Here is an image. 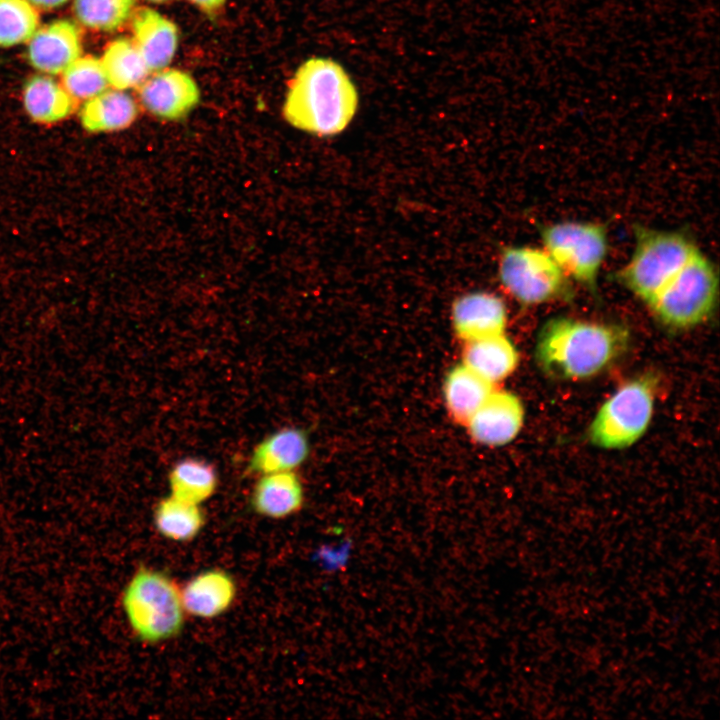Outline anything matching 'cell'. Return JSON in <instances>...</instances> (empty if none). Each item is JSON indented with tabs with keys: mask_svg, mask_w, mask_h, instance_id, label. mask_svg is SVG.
<instances>
[{
	"mask_svg": "<svg viewBox=\"0 0 720 720\" xmlns=\"http://www.w3.org/2000/svg\"><path fill=\"white\" fill-rule=\"evenodd\" d=\"M358 105L357 88L345 68L330 58L312 57L290 79L282 115L298 130L330 137L350 125Z\"/></svg>",
	"mask_w": 720,
	"mask_h": 720,
	"instance_id": "1",
	"label": "cell"
},
{
	"mask_svg": "<svg viewBox=\"0 0 720 720\" xmlns=\"http://www.w3.org/2000/svg\"><path fill=\"white\" fill-rule=\"evenodd\" d=\"M628 330L618 324L569 317L548 320L536 341V361L547 375L563 380L597 375L628 348Z\"/></svg>",
	"mask_w": 720,
	"mask_h": 720,
	"instance_id": "2",
	"label": "cell"
},
{
	"mask_svg": "<svg viewBox=\"0 0 720 720\" xmlns=\"http://www.w3.org/2000/svg\"><path fill=\"white\" fill-rule=\"evenodd\" d=\"M122 605L131 628L146 643L174 638L183 629L181 591L160 571L138 569L123 592Z\"/></svg>",
	"mask_w": 720,
	"mask_h": 720,
	"instance_id": "3",
	"label": "cell"
},
{
	"mask_svg": "<svg viewBox=\"0 0 720 720\" xmlns=\"http://www.w3.org/2000/svg\"><path fill=\"white\" fill-rule=\"evenodd\" d=\"M635 235V249L617 280L648 304L699 250L676 232L639 226Z\"/></svg>",
	"mask_w": 720,
	"mask_h": 720,
	"instance_id": "4",
	"label": "cell"
},
{
	"mask_svg": "<svg viewBox=\"0 0 720 720\" xmlns=\"http://www.w3.org/2000/svg\"><path fill=\"white\" fill-rule=\"evenodd\" d=\"M656 384V376L646 373L619 387L592 420L588 430L591 443L623 449L639 440L652 418Z\"/></svg>",
	"mask_w": 720,
	"mask_h": 720,
	"instance_id": "5",
	"label": "cell"
},
{
	"mask_svg": "<svg viewBox=\"0 0 720 720\" xmlns=\"http://www.w3.org/2000/svg\"><path fill=\"white\" fill-rule=\"evenodd\" d=\"M717 287L714 266L698 251L648 305L666 326L690 328L713 311Z\"/></svg>",
	"mask_w": 720,
	"mask_h": 720,
	"instance_id": "6",
	"label": "cell"
},
{
	"mask_svg": "<svg viewBox=\"0 0 720 720\" xmlns=\"http://www.w3.org/2000/svg\"><path fill=\"white\" fill-rule=\"evenodd\" d=\"M498 277L505 291L523 305H538L568 295L567 276L545 249L503 248Z\"/></svg>",
	"mask_w": 720,
	"mask_h": 720,
	"instance_id": "7",
	"label": "cell"
},
{
	"mask_svg": "<svg viewBox=\"0 0 720 720\" xmlns=\"http://www.w3.org/2000/svg\"><path fill=\"white\" fill-rule=\"evenodd\" d=\"M541 237L545 250L566 276L592 293L608 250L606 228L597 223L566 221L544 226Z\"/></svg>",
	"mask_w": 720,
	"mask_h": 720,
	"instance_id": "8",
	"label": "cell"
},
{
	"mask_svg": "<svg viewBox=\"0 0 720 720\" xmlns=\"http://www.w3.org/2000/svg\"><path fill=\"white\" fill-rule=\"evenodd\" d=\"M140 103L153 116L168 121L185 118L199 103L200 89L187 72L164 68L138 87Z\"/></svg>",
	"mask_w": 720,
	"mask_h": 720,
	"instance_id": "9",
	"label": "cell"
},
{
	"mask_svg": "<svg viewBox=\"0 0 720 720\" xmlns=\"http://www.w3.org/2000/svg\"><path fill=\"white\" fill-rule=\"evenodd\" d=\"M523 422L521 400L511 392L494 389L465 425L475 442L499 447L515 439Z\"/></svg>",
	"mask_w": 720,
	"mask_h": 720,
	"instance_id": "10",
	"label": "cell"
},
{
	"mask_svg": "<svg viewBox=\"0 0 720 720\" xmlns=\"http://www.w3.org/2000/svg\"><path fill=\"white\" fill-rule=\"evenodd\" d=\"M81 53V31L67 19L56 20L37 29L27 48L29 63L48 74L62 73Z\"/></svg>",
	"mask_w": 720,
	"mask_h": 720,
	"instance_id": "11",
	"label": "cell"
},
{
	"mask_svg": "<svg viewBox=\"0 0 720 720\" xmlns=\"http://www.w3.org/2000/svg\"><path fill=\"white\" fill-rule=\"evenodd\" d=\"M451 320L455 334L465 343L504 333L507 308L499 296L487 291H473L454 300Z\"/></svg>",
	"mask_w": 720,
	"mask_h": 720,
	"instance_id": "12",
	"label": "cell"
},
{
	"mask_svg": "<svg viewBox=\"0 0 720 720\" xmlns=\"http://www.w3.org/2000/svg\"><path fill=\"white\" fill-rule=\"evenodd\" d=\"M309 452L307 433L298 427H284L267 435L254 447L245 472L263 475L295 471L306 461Z\"/></svg>",
	"mask_w": 720,
	"mask_h": 720,
	"instance_id": "13",
	"label": "cell"
},
{
	"mask_svg": "<svg viewBox=\"0 0 720 720\" xmlns=\"http://www.w3.org/2000/svg\"><path fill=\"white\" fill-rule=\"evenodd\" d=\"M133 42L150 73L166 68L179 43L177 25L158 11L143 7L133 14Z\"/></svg>",
	"mask_w": 720,
	"mask_h": 720,
	"instance_id": "14",
	"label": "cell"
},
{
	"mask_svg": "<svg viewBox=\"0 0 720 720\" xmlns=\"http://www.w3.org/2000/svg\"><path fill=\"white\" fill-rule=\"evenodd\" d=\"M304 500L301 479L295 471H285L259 475L250 504L258 515L283 519L300 511Z\"/></svg>",
	"mask_w": 720,
	"mask_h": 720,
	"instance_id": "15",
	"label": "cell"
},
{
	"mask_svg": "<svg viewBox=\"0 0 720 720\" xmlns=\"http://www.w3.org/2000/svg\"><path fill=\"white\" fill-rule=\"evenodd\" d=\"M181 596L187 613L199 618H213L231 606L236 596V584L227 572L211 569L190 579Z\"/></svg>",
	"mask_w": 720,
	"mask_h": 720,
	"instance_id": "16",
	"label": "cell"
},
{
	"mask_svg": "<svg viewBox=\"0 0 720 720\" xmlns=\"http://www.w3.org/2000/svg\"><path fill=\"white\" fill-rule=\"evenodd\" d=\"M519 355L505 333L465 342L463 364L495 384L516 369Z\"/></svg>",
	"mask_w": 720,
	"mask_h": 720,
	"instance_id": "17",
	"label": "cell"
},
{
	"mask_svg": "<svg viewBox=\"0 0 720 720\" xmlns=\"http://www.w3.org/2000/svg\"><path fill=\"white\" fill-rule=\"evenodd\" d=\"M135 100L122 90H105L85 101L80 121L90 133L115 132L128 128L138 117Z\"/></svg>",
	"mask_w": 720,
	"mask_h": 720,
	"instance_id": "18",
	"label": "cell"
},
{
	"mask_svg": "<svg viewBox=\"0 0 720 720\" xmlns=\"http://www.w3.org/2000/svg\"><path fill=\"white\" fill-rule=\"evenodd\" d=\"M494 390V384L465 366L451 369L445 377L443 396L450 416L466 424Z\"/></svg>",
	"mask_w": 720,
	"mask_h": 720,
	"instance_id": "19",
	"label": "cell"
},
{
	"mask_svg": "<svg viewBox=\"0 0 720 720\" xmlns=\"http://www.w3.org/2000/svg\"><path fill=\"white\" fill-rule=\"evenodd\" d=\"M23 104L33 121L52 124L68 118L76 110L77 100L52 78L35 75L24 85Z\"/></svg>",
	"mask_w": 720,
	"mask_h": 720,
	"instance_id": "20",
	"label": "cell"
},
{
	"mask_svg": "<svg viewBox=\"0 0 720 720\" xmlns=\"http://www.w3.org/2000/svg\"><path fill=\"white\" fill-rule=\"evenodd\" d=\"M219 484L215 466L200 458L176 462L168 474L170 495L200 505L214 495Z\"/></svg>",
	"mask_w": 720,
	"mask_h": 720,
	"instance_id": "21",
	"label": "cell"
},
{
	"mask_svg": "<svg viewBox=\"0 0 720 720\" xmlns=\"http://www.w3.org/2000/svg\"><path fill=\"white\" fill-rule=\"evenodd\" d=\"M108 85L117 90L137 88L150 74L132 39L117 38L100 59Z\"/></svg>",
	"mask_w": 720,
	"mask_h": 720,
	"instance_id": "22",
	"label": "cell"
},
{
	"mask_svg": "<svg viewBox=\"0 0 720 720\" xmlns=\"http://www.w3.org/2000/svg\"><path fill=\"white\" fill-rule=\"evenodd\" d=\"M153 518L157 531L163 537L178 542L194 539L205 524V515L200 505L172 495L157 503Z\"/></svg>",
	"mask_w": 720,
	"mask_h": 720,
	"instance_id": "23",
	"label": "cell"
},
{
	"mask_svg": "<svg viewBox=\"0 0 720 720\" xmlns=\"http://www.w3.org/2000/svg\"><path fill=\"white\" fill-rule=\"evenodd\" d=\"M135 0H74L73 11L85 27L114 31L133 14Z\"/></svg>",
	"mask_w": 720,
	"mask_h": 720,
	"instance_id": "24",
	"label": "cell"
},
{
	"mask_svg": "<svg viewBox=\"0 0 720 720\" xmlns=\"http://www.w3.org/2000/svg\"><path fill=\"white\" fill-rule=\"evenodd\" d=\"M38 25V12L28 0H0V47L30 40Z\"/></svg>",
	"mask_w": 720,
	"mask_h": 720,
	"instance_id": "25",
	"label": "cell"
},
{
	"mask_svg": "<svg viewBox=\"0 0 720 720\" xmlns=\"http://www.w3.org/2000/svg\"><path fill=\"white\" fill-rule=\"evenodd\" d=\"M62 86L76 100H88L108 87L101 60L80 56L62 72Z\"/></svg>",
	"mask_w": 720,
	"mask_h": 720,
	"instance_id": "26",
	"label": "cell"
},
{
	"mask_svg": "<svg viewBox=\"0 0 720 720\" xmlns=\"http://www.w3.org/2000/svg\"><path fill=\"white\" fill-rule=\"evenodd\" d=\"M206 13H213L220 9L227 0H189Z\"/></svg>",
	"mask_w": 720,
	"mask_h": 720,
	"instance_id": "27",
	"label": "cell"
},
{
	"mask_svg": "<svg viewBox=\"0 0 720 720\" xmlns=\"http://www.w3.org/2000/svg\"><path fill=\"white\" fill-rule=\"evenodd\" d=\"M34 7L41 9H53L57 8L68 0H28Z\"/></svg>",
	"mask_w": 720,
	"mask_h": 720,
	"instance_id": "28",
	"label": "cell"
},
{
	"mask_svg": "<svg viewBox=\"0 0 720 720\" xmlns=\"http://www.w3.org/2000/svg\"><path fill=\"white\" fill-rule=\"evenodd\" d=\"M147 1H150V2H152V3H166V2L171 1V0H147Z\"/></svg>",
	"mask_w": 720,
	"mask_h": 720,
	"instance_id": "29",
	"label": "cell"
}]
</instances>
